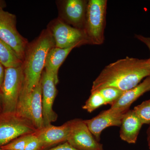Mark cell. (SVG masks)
<instances>
[{"label":"cell","instance_id":"cell-1","mask_svg":"<svg viewBox=\"0 0 150 150\" xmlns=\"http://www.w3.org/2000/svg\"><path fill=\"white\" fill-rule=\"evenodd\" d=\"M149 76V59L126 57L105 67L93 82L91 92L109 87L126 91Z\"/></svg>","mask_w":150,"mask_h":150},{"label":"cell","instance_id":"cell-2","mask_svg":"<svg viewBox=\"0 0 150 150\" xmlns=\"http://www.w3.org/2000/svg\"><path fill=\"white\" fill-rule=\"evenodd\" d=\"M54 47V38L47 28L28 43L22 65L23 83L19 100L27 96L40 83L47 54Z\"/></svg>","mask_w":150,"mask_h":150},{"label":"cell","instance_id":"cell-3","mask_svg":"<svg viewBox=\"0 0 150 150\" xmlns=\"http://www.w3.org/2000/svg\"><path fill=\"white\" fill-rule=\"evenodd\" d=\"M107 1L89 0L87 6L84 31L92 45L104 43Z\"/></svg>","mask_w":150,"mask_h":150},{"label":"cell","instance_id":"cell-4","mask_svg":"<svg viewBox=\"0 0 150 150\" xmlns=\"http://www.w3.org/2000/svg\"><path fill=\"white\" fill-rule=\"evenodd\" d=\"M47 29L51 33L55 47L61 48L92 45L85 31L65 23L59 18L49 22Z\"/></svg>","mask_w":150,"mask_h":150},{"label":"cell","instance_id":"cell-5","mask_svg":"<svg viewBox=\"0 0 150 150\" xmlns=\"http://www.w3.org/2000/svg\"><path fill=\"white\" fill-rule=\"evenodd\" d=\"M32 122L16 112L0 115V147L18 137L37 131Z\"/></svg>","mask_w":150,"mask_h":150},{"label":"cell","instance_id":"cell-6","mask_svg":"<svg viewBox=\"0 0 150 150\" xmlns=\"http://www.w3.org/2000/svg\"><path fill=\"white\" fill-rule=\"evenodd\" d=\"M23 83L21 66L5 68L4 79L1 91L3 113L15 112Z\"/></svg>","mask_w":150,"mask_h":150},{"label":"cell","instance_id":"cell-7","mask_svg":"<svg viewBox=\"0 0 150 150\" xmlns=\"http://www.w3.org/2000/svg\"><path fill=\"white\" fill-rule=\"evenodd\" d=\"M16 16L9 12L0 10V38L23 61L28 41L21 35L16 27Z\"/></svg>","mask_w":150,"mask_h":150},{"label":"cell","instance_id":"cell-8","mask_svg":"<svg viewBox=\"0 0 150 150\" xmlns=\"http://www.w3.org/2000/svg\"><path fill=\"white\" fill-rule=\"evenodd\" d=\"M16 112L31 121L37 130L44 127L40 81L31 93L23 99L18 100Z\"/></svg>","mask_w":150,"mask_h":150},{"label":"cell","instance_id":"cell-9","mask_svg":"<svg viewBox=\"0 0 150 150\" xmlns=\"http://www.w3.org/2000/svg\"><path fill=\"white\" fill-rule=\"evenodd\" d=\"M88 2L86 0L56 1L58 18L65 23L84 31Z\"/></svg>","mask_w":150,"mask_h":150},{"label":"cell","instance_id":"cell-10","mask_svg":"<svg viewBox=\"0 0 150 150\" xmlns=\"http://www.w3.org/2000/svg\"><path fill=\"white\" fill-rule=\"evenodd\" d=\"M42 87V115L44 126L51 124L58 118V115L53 110L54 100L57 89L53 75L44 70L40 79Z\"/></svg>","mask_w":150,"mask_h":150},{"label":"cell","instance_id":"cell-11","mask_svg":"<svg viewBox=\"0 0 150 150\" xmlns=\"http://www.w3.org/2000/svg\"><path fill=\"white\" fill-rule=\"evenodd\" d=\"M73 122L67 142L78 150H104L103 145L97 141L85 122L76 118Z\"/></svg>","mask_w":150,"mask_h":150},{"label":"cell","instance_id":"cell-12","mask_svg":"<svg viewBox=\"0 0 150 150\" xmlns=\"http://www.w3.org/2000/svg\"><path fill=\"white\" fill-rule=\"evenodd\" d=\"M126 112L110 108L103 110L91 119L85 120V122L93 137L99 142L101 133L105 129L110 126H121L123 116Z\"/></svg>","mask_w":150,"mask_h":150},{"label":"cell","instance_id":"cell-13","mask_svg":"<svg viewBox=\"0 0 150 150\" xmlns=\"http://www.w3.org/2000/svg\"><path fill=\"white\" fill-rule=\"evenodd\" d=\"M73 122L72 119L62 126H56L50 124L37 130L35 134L41 142L43 150L67 142L71 133Z\"/></svg>","mask_w":150,"mask_h":150},{"label":"cell","instance_id":"cell-14","mask_svg":"<svg viewBox=\"0 0 150 150\" xmlns=\"http://www.w3.org/2000/svg\"><path fill=\"white\" fill-rule=\"evenodd\" d=\"M143 123L134 110H129L123 116L121 125L120 137L129 144L137 142Z\"/></svg>","mask_w":150,"mask_h":150},{"label":"cell","instance_id":"cell-15","mask_svg":"<svg viewBox=\"0 0 150 150\" xmlns=\"http://www.w3.org/2000/svg\"><path fill=\"white\" fill-rule=\"evenodd\" d=\"M150 91V76L134 88L124 92L123 94L110 108L126 112L130 106L140 96Z\"/></svg>","mask_w":150,"mask_h":150},{"label":"cell","instance_id":"cell-16","mask_svg":"<svg viewBox=\"0 0 150 150\" xmlns=\"http://www.w3.org/2000/svg\"><path fill=\"white\" fill-rule=\"evenodd\" d=\"M75 47L61 48L54 47L48 51L46 59L45 70L54 77L56 85L59 83L58 72L60 67Z\"/></svg>","mask_w":150,"mask_h":150},{"label":"cell","instance_id":"cell-17","mask_svg":"<svg viewBox=\"0 0 150 150\" xmlns=\"http://www.w3.org/2000/svg\"><path fill=\"white\" fill-rule=\"evenodd\" d=\"M0 62L5 68L19 67L23 63L13 50L1 38Z\"/></svg>","mask_w":150,"mask_h":150},{"label":"cell","instance_id":"cell-18","mask_svg":"<svg viewBox=\"0 0 150 150\" xmlns=\"http://www.w3.org/2000/svg\"><path fill=\"white\" fill-rule=\"evenodd\" d=\"M105 100L98 91L91 92V94L83 106V110L91 113L96 109L103 105H105Z\"/></svg>","mask_w":150,"mask_h":150},{"label":"cell","instance_id":"cell-19","mask_svg":"<svg viewBox=\"0 0 150 150\" xmlns=\"http://www.w3.org/2000/svg\"><path fill=\"white\" fill-rule=\"evenodd\" d=\"M98 91L104 98L105 104L111 105L115 103L125 92L111 87L104 88L99 90Z\"/></svg>","mask_w":150,"mask_h":150},{"label":"cell","instance_id":"cell-20","mask_svg":"<svg viewBox=\"0 0 150 150\" xmlns=\"http://www.w3.org/2000/svg\"><path fill=\"white\" fill-rule=\"evenodd\" d=\"M133 110L143 124H150V99L135 106Z\"/></svg>","mask_w":150,"mask_h":150},{"label":"cell","instance_id":"cell-21","mask_svg":"<svg viewBox=\"0 0 150 150\" xmlns=\"http://www.w3.org/2000/svg\"><path fill=\"white\" fill-rule=\"evenodd\" d=\"M31 134L21 136L0 148L4 150H25Z\"/></svg>","mask_w":150,"mask_h":150},{"label":"cell","instance_id":"cell-22","mask_svg":"<svg viewBox=\"0 0 150 150\" xmlns=\"http://www.w3.org/2000/svg\"><path fill=\"white\" fill-rule=\"evenodd\" d=\"M25 150H43L41 142L35 133L31 134Z\"/></svg>","mask_w":150,"mask_h":150},{"label":"cell","instance_id":"cell-23","mask_svg":"<svg viewBox=\"0 0 150 150\" xmlns=\"http://www.w3.org/2000/svg\"><path fill=\"white\" fill-rule=\"evenodd\" d=\"M45 150H78L71 146L67 142L61 144L56 146Z\"/></svg>","mask_w":150,"mask_h":150},{"label":"cell","instance_id":"cell-24","mask_svg":"<svg viewBox=\"0 0 150 150\" xmlns=\"http://www.w3.org/2000/svg\"><path fill=\"white\" fill-rule=\"evenodd\" d=\"M135 37L138 40H140L142 43H144L145 45L149 48L150 52V37H145L143 35H138V34L135 35ZM149 59L150 62V57Z\"/></svg>","mask_w":150,"mask_h":150},{"label":"cell","instance_id":"cell-25","mask_svg":"<svg viewBox=\"0 0 150 150\" xmlns=\"http://www.w3.org/2000/svg\"><path fill=\"white\" fill-rule=\"evenodd\" d=\"M5 68L0 62V92L1 91L2 88L4 79Z\"/></svg>","mask_w":150,"mask_h":150},{"label":"cell","instance_id":"cell-26","mask_svg":"<svg viewBox=\"0 0 150 150\" xmlns=\"http://www.w3.org/2000/svg\"><path fill=\"white\" fill-rule=\"evenodd\" d=\"M6 6V3L5 1L0 0V10L4 9Z\"/></svg>","mask_w":150,"mask_h":150},{"label":"cell","instance_id":"cell-27","mask_svg":"<svg viewBox=\"0 0 150 150\" xmlns=\"http://www.w3.org/2000/svg\"><path fill=\"white\" fill-rule=\"evenodd\" d=\"M147 142L148 146H149V149L150 148V124L149 128H148L147 131Z\"/></svg>","mask_w":150,"mask_h":150},{"label":"cell","instance_id":"cell-28","mask_svg":"<svg viewBox=\"0 0 150 150\" xmlns=\"http://www.w3.org/2000/svg\"><path fill=\"white\" fill-rule=\"evenodd\" d=\"M0 150H3V149H1V148H0Z\"/></svg>","mask_w":150,"mask_h":150},{"label":"cell","instance_id":"cell-29","mask_svg":"<svg viewBox=\"0 0 150 150\" xmlns=\"http://www.w3.org/2000/svg\"></svg>","mask_w":150,"mask_h":150},{"label":"cell","instance_id":"cell-30","mask_svg":"<svg viewBox=\"0 0 150 150\" xmlns=\"http://www.w3.org/2000/svg\"></svg>","mask_w":150,"mask_h":150}]
</instances>
